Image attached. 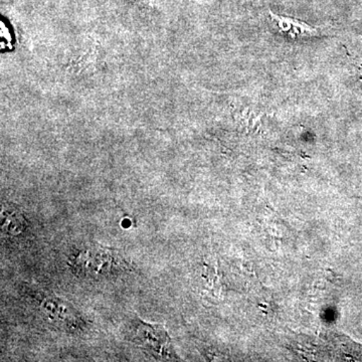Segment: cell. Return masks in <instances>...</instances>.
Here are the masks:
<instances>
[{
    "label": "cell",
    "mask_w": 362,
    "mask_h": 362,
    "mask_svg": "<svg viewBox=\"0 0 362 362\" xmlns=\"http://www.w3.org/2000/svg\"><path fill=\"white\" fill-rule=\"evenodd\" d=\"M44 311L47 316L51 317L52 320L68 321L71 317L70 308L65 306L59 300L47 299L45 300L44 305Z\"/></svg>",
    "instance_id": "5"
},
{
    "label": "cell",
    "mask_w": 362,
    "mask_h": 362,
    "mask_svg": "<svg viewBox=\"0 0 362 362\" xmlns=\"http://www.w3.org/2000/svg\"><path fill=\"white\" fill-rule=\"evenodd\" d=\"M269 16L279 32L285 33L293 39H304V37H311L317 35L316 28L297 18L280 16V14L274 13L273 11H269Z\"/></svg>",
    "instance_id": "2"
},
{
    "label": "cell",
    "mask_w": 362,
    "mask_h": 362,
    "mask_svg": "<svg viewBox=\"0 0 362 362\" xmlns=\"http://www.w3.org/2000/svg\"><path fill=\"white\" fill-rule=\"evenodd\" d=\"M135 1L139 2V4H146V6H151L153 0H135Z\"/></svg>",
    "instance_id": "6"
},
{
    "label": "cell",
    "mask_w": 362,
    "mask_h": 362,
    "mask_svg": "<svg viewBox=\"0 0 362 362\" xmlns=\"http://www.w3.org/2000/svg\"><path fill=\"white\" fill-rule=\"evenodd\" d=\"M120 258L111 250L97 247L84 250L74 259V268L88 275H109L120 268Z\"/></svg>",
    "instance_id": "1"
},
{
    "label": "cell",
    "mask_w": 362,
    "mask_h": 362,
    "mask_svg": "<svg viewBox=\"0 0 362 362\" xmlns=\"http://www.w3.org/2000/svg\"><path fill=\"white\" fill-rule=\"evenodd\" d=\"M1 226L8 235H18L25 228V221L20 213L6 207L1 211Z\"/></svg>",
    "instance_id": "4"
},
{
    "label": "cell",
    "mask_w": 362,
    "mask_h": 362,
    "mask_svg": "<svg viewBox=\"0 0 362 362\" xmlns=\"http://www.w3.org/2000/svg\"><path fill=\"white\" fill-rule=\"evenodd\" d=\"M138 339L151 351L157 352L159 356H166L168 337L162 328L141 322L138 327Z\"/></svg>",
    "instance_id": "3"
}]
</instances>
